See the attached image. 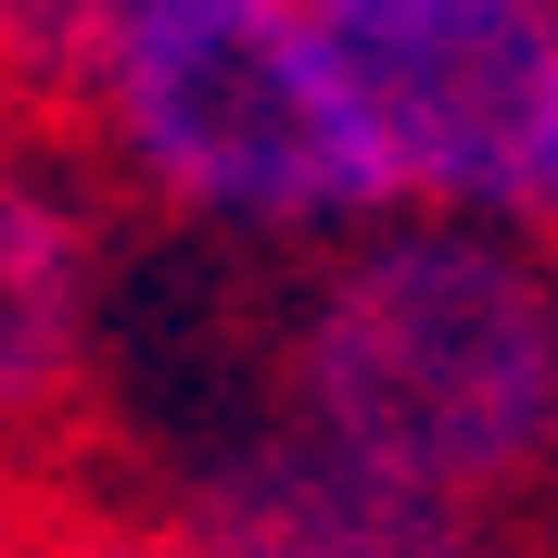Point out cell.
Instances as JSON below:
<instances>
[{
  "label": "cell",
  "mask_w": 558,
  "mask_h": 558,
  "mask_svg": "<svg viewBox=\"0 0 558 558\" xmlns=\"http://www.w3.org/2000/svg\"><path fill=\"white\" fill-rule=\"evenodd\" d=\"M292 407L457 508L558 495V254L495 216H393L330 254L292 330Z\"/></svg>",
  "instance_id": "cell-1"
},
{
  "label": "cell",
  "mask_w": 558,
  "mask_h": 558,
  "mask_svg": "<svg viewBox=\"0 0 558 558\" xmlns=\"http://www.w3.org/2000/svg\"><path fill=\"white\" fill-rule=\"evenodd\" d=\"M102 128L216 229L355 242L407 216V166L305 0H140L102 64Z\"/></svg>",
  "instance_id": "cell-2"
},
{
  "label": "cell",
  "mask_w": 558,
  "mask_h": 558,
  "mask_svg": "<svg viewBox=\"0 0 558 558\" xmlns=\"http://www.w3.org/2000/svg\"><path fill=\"white\" fill-rule=\"evenodd\" d=\"M381 114L407 204L521 216L533 128L558 89V0H305Z\"/></svg>",
  "instance_id": "cell-3"
},
{
  "label": "cell",
  "mask_w": 558,
  "mask_h": 558,
  "mask_svg": "<svg viewBox=\"0 0 558 558\" xmlns=\"http://www.w3.org/2000/svg\"><path fill=\"white\" fill-rule=\"evenodd\" d=\"M191 546L204 558H495V508L407 483L393 457L317 432L305 407L254 418L191 470Z\"/></svg>",
  "instance_id": "cell-4"
},
{
  "label": "cell",
  "mask_w": 558,
  "mask_h": 558,
  "mask_svg": "<svg viewBox=\"0 0 558 558\" xmlns=\"http://www.w3.org/2000/svg\"><path fill=\"white\" fill-rule=\"evenodd\" d=\"M89 368V229L51 178L0 166V445H38Z\"/></svg>",
  "instance_id": "cell-5"
},
{
  "label": "cell",
  "mask_w": 558,
  "mask_h": 558,
  "mask_svg": "<svg viewBox=\"0 0 558 558\" xmlns=\"http://www.w3.org/2000/svg\"><path fill=\"white\" fill-rule=\"evenodd\" d=\"M128 13L140 0H0V76L102 102V64H114V38H128Z\"/></svg>",
  "instance_id": "cell-6"
},
{
  "label": "cell",
  "mask_w": 558,
  "mask_h": 558,
  "mask_svg": "<svg viewBox=\"0 0 558 558\" xmlns=\"http://www.w3.org/2000/svg\"><path fill=\"white\" fill-rule=\"evenodd\" d=\"M13 558H204V546H191V521H114V508H89V521L26 533Z\"/></svg>",
  "instance_id": "cell-7"
},
{
  "label": "cell",
  "mask_w": 558,
  "mask_h": 558,
  "mask_svg": "<svg viewBox=\"0 0 558 558\" xmlns=\"http://www.w3.org/2000/svg\"><path fill=\"white\" fill-rule=\"evenodd\" d=\"M521 216L546 229V254H558V89H546V128H533V178H521Z\"/></svg>",
  "instance_id": "cell-8"
},
{
  "label": "cell",
  "mask_w": 558,
  "mask_h": 558,
  "mask_svg": "<svg viewBox=\"0 0 558 558\" xmlns=\"http://www.w3.org/2000/svg\"><path fill=\"white\" fill-rule=\"evenodd\" d=\"M0 558H13V546H0Z\"/></svg>",
  "instance_id": "cell-9"
}]
</instances>
